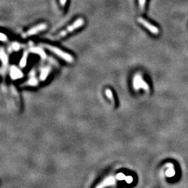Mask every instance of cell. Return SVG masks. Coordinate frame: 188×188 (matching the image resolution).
I'll use <instances>...</instances> for the list:
<instances>
[{"mask_svg":"<svg viewBox=\"0 0 188 188\" xmlns=\"http://www.w3.org/2000/svg\"><path fill=\"white\" fill-rule=\"evenodd\" d=\"M66 0H60V3L62 6H64L66 4Z\"/></svg>","mask_w":188,"mask_h":188,"instance_id":"cell-8","label":"cell"},{"mask_svg":"<svg viewBox=\"0 0 188 188\" xmlns=\"http://www.w3.org/2000/svg\"><path fill=\"white\" fill-rule=\"evenodd\" d=\"M43 46L44 48H45L46 49L49 50L50 51L52 52L55 54L56 55L59 56L60 58L64 59V60L67 61V62L72 63L74 61L73 57H72L70 54L67 53L66 52L59 49L58 48L55 47V46H52V45H48V44H43Z\"/></svg>","mask_w":188,"mask_h":188,"instance_id":"cell-2","label":"cell"},{"mask_svg":"<svg viewBox=\"0 0 188 188\" xmlns=\"http://www.w3.org/2000/svg\"><path fill=\"white\" fill-rule=\"evenodd\" d=\"M137 21L140 24H141L144 27L148 29L151 33H154V34H158V33H159V29H158V28L151 25L150 22H148L147 20L144 19V18H137Z\"/></svg>","mask_w":188,"mask_h":188,"instance_id":"cell-4","label":"cell"},{"mask_svg":"<svg viewBox=\"0 0 188 188\" xmlns=\"http://www.w3.org/2000/svg\"><path fill=\"white\" fill-rule=\"evenodd\" d=\"M106 94H107V96L109 97V98H113V95H112V93L109 89H107V91H106Z\"/></svg>","mask_w":188,"mask_h":188,"instance_id":"cell-7","label":"cell"},{"mask_svg":"<svg viewBox=\"0 0 188 188\" xmlns=\"http://www.w3.org/2000/svg\"><path fill=\"white\" fill-rule=\"evenodd\" d=\"M139 6L141 12H144L146 6V0H139Z\"/></svg>","mask_w":188,"mask_h":188,"instance_id":"cell-6","label":"cell"},{"mask_svg":"<svg viewBox=\"0 0 188 188\" xmlns=\"http://www.w3.org/2000/svg\"><path fill=\"white\" fill-rule=\"evenodd\" d=\"M4 38H6V37L3 34V33H1V40H2V41H4Z\"/></svg>","mask_w":188,"mask_h":188,"instance_id":"cell-9","label":"cell"},{"mask_svg":"<svg viewBox=\"0 0 188 188\" xmlns=\"http://www.w3.org/2000/svg\"><path fill=\"white\" fill-rule=\"evenodd\" d=\"M27 52H25L24 55L22 56L21 61L20 62V66L22 67H25L26 66V63H27Z\"/></svg>","mask_w":188,"mask_h":188,"instance_id":"cell-5","label":"cell"},{"mask_svg":"<svg viewBox=\"0 0 188 188\" xmlns=\"http://www.w3.org/2000/svg\"><path fill=\"white\" fill-rule=\"evenodd\" d=\"M46 28H47V25H46V24L45 23L40 24V25H38L37 26H36V27H32L31 29H29V30H28L26 33H23L22 37H23V38H27V37L31 36H32V35H35L36 34V33L40 32V31L45 30Z\"/></svg>","mask_w":188,"mask_h":188,"instance_id":"cell-3","label":"cell"},{"mask_svg":"<svg viewBox=\"0 0 188 188\" xmlns=\"http://www.w3.org/2000/svg\"><path fill=\"white\" fill-rule=\"evenodd\" d=\"M84 24V20L82 18H79V19H77L76 21L74 22L71 25H70L69 27H67L66 29L61 31L57 36L55 37V40H59V39L64 38L66 35L69 34L70 33L73 32L75 29L82 27Z\"/></svg>","mask_w":188,"mask_h":188,"instance_id":"cell-1","label":"cell"}]
</instances>
